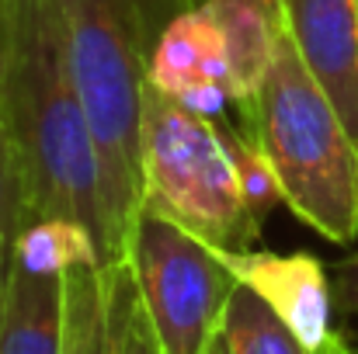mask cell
<instances>
[{
  "label": "cell",
  "mask_w": 358,
  "mask_h": 354,
  "mask_svg": "<svg viewBox=\"0 0 358 354\" xmlns=\"http://www.w3.org/2000/svg\"><path fill=\"white\" fill-rule=\"evenodd\" d=\"M0 115L17 156L28 219L84 223L105 264L98 149L73 87L56 0H0Z\"/></svg>",
  "instance_id": "6da1fadb"
},
{
  "label": "cell",
  "mask_w": 358,
  "mask_h": 354,
  "mask_svg": "<svg viewBox=\"0 0 358 354\" xmlns=\"http://www.w3.org/2000/svg\"><path fill=\"white\" fill-rule=\"evenodd\" d=\"M73 87L80 94L101 170L108 260H125L136 212L143 209V98L146 17L139 0H56Z\"/></svg>",
  "instance_id": "7a4b0ae2"
},
{
  "label": "cell",
  "mask_w": 358,
  "mask_h": 354,
  "mask_svg": "<svg viewBox=\"0 0 358 354\" xmlns=\"http://www.w3.org/2000/svg\"><path fill=\"white\" fill-rule=\"evenodd\" d=\"M240 115L292 216L331 243H352L358 236V139L299 59L285 24H278L271 70Z\"/></svg>",
  "instance_id": "3957f363"
},
{
  "label": "cell",
  "mask_w": 358,
  "mask_h": 354,
  "mask_svg": "<svg viewBox=\"0 0 358 354\" xmlns=\"http://www.w3.org/2000/svg\"><path fill=\"white\" fill-rule=\"evenodd\" d=\"M143 205L167 216L213 250H250V219L216 118L181 108L146 84L143 98Z\"/></svg>",
  "instance_id": "277c9868"
},
{
  "label": "cell",
  "mask_w": 358,
  "mask_h": 354,
  "mask_svg": "<svg viewBox=\"0 0 358 354\" xmlns=\"http://www.w3.org/2000/svg\"><path fill=\"white\" fill-rule=\"evenodd\" d=\"M125 264L164 354H206L237 288L220 250L143 205L136 212Z\"/></svg>",
  "instance_id": "5b68a950"
},
{
  "label": "cell",
  "mask_w": 358,
  "mask_h": 354,
  "mask_svg": "<svg viewBox=\"0 0 358 354\" xmlns=\"http://www.w3.org/2000/svg\"><path fill=\"white\" fill-rule=\"evenodd\" d=\"M220 257L240 285L254 288L310 351H324L338 337L331 327L327 271L313 253H271L250 246L220 250Z\"/></svg>",
  "instance_id": "8992f818"
},
{
  "label": "cell",
  "mask_w": 358,
  "mask_h": 354,
  "mask_svg": "<svg viewBox=\"0 0 358 354\" xmlns=\"http://www.w3.org/2000/svg\"><path fill=\"white\" fill-rule=\"evenodd\" d=\"M282 24L358 139V0H282Z\"/></svg>",
  "instance_id": "52a82bcc"
},
{
  "label": "cell",
  "mask_w": 358,
  "mask_h": 354,
  "mask_svg": "<svg viewBox=\"0 0 358 354\" xmlns=\"http://www.w3.org/2000/svg\"><path fill=\"white\" fill-rule=\"evenodd\" d=\"M146 80L167 98H181L209 80L230 87L223 31L209 7H185L160 28L146 56Z\"/></svg>",
  "instance_id": "ba28073f"
},
{
  "label": "cell",
  "mask_w": 358,
  "mask_h": 354,
  "mask_svg": "<svg viewBox=\"0 0 358 354\" xmlns=\"http://www.w3.org/2000/svg\"><path fill=\"white\" fill-rule=\"evenodd\" d=\"M63 278L31 274L10 260L0 354H63Z\"/></svg>",
  "instance_id": "9c48e42d"
},
{
  "label": "cell",
  "mask_w": 358,
  "mask_h": 354,
  "mask_svg": "<svg viewBox=\"0 0 358 354\" xmlns=\"http://www.w3.org/2000/svg\"><path fill=\"white\" fill-rule=\"evenodd\" d=\"M216 17L227 45V66H230V94L240 112L254 105L271 59H275V42H278V24L282 17L264 10L254 0H213L202 3Z\"/></svg>",
  "instance_id": "30bf717a"
},
{
  "label": "cell",
  "mask_w": 358,
  "mask_h": 354,
  "mask_svg": "<svg viewBox=\"0 0 358 354\" xmlns=\"http://www.w3.org/2000/svg\"><path fill=\"white\" fill-rule=\"evenodd\" d=\"M63 354H115L112 274L108 267H73L63 274Z\"/></svg>",
  "instance_id": "8fae6325"
},
{
  "label": "cell",
  "mask_w": 358,
  "mask_h": 354,
  "mask_svg": "<svg viewBox=\"0 0 358 354\" xmlns=\"http://www.w3.org/2000/svg\"><path fill=\"white\" fill-rule=\"evenodd\" d=\"M14 264L31 274L63 278L73 267H105L94 233L66 216H31L14 236Z\"/></svg>",
  "instance_id": "7c38bea8"
},
{
  "label": "cell",
  "mask_w": 358,
  "mask_h": 354,
  "mask_svg": "<svg viewBox=\"0 0 358 354\" xmlns=\"http://www.w3.org/2000/svg\"><path fill=\"white\" fill-rule=\"evenodd\" d=\"M220 334H223L230 354H341V348H345V337L338 334L324 351H310L282 323V316L254 288H247L240 281L227 302V309H223Z\"/></svg>",
  "instance_id": "4fadbf2b"
},
{
  "label": "cell",
  "mask_w": 358,
  "mask_h": 354,
  "mask_svg": "<svg viewBox=\"0 0 358 354\" xmlns=\"http://www.w3.org/2000/svg\"><path fill=\"white\" fill-rule=\"evenodd\" d=\"M220 125V135H223V146L230 153V163H234V174H237L240 184V198L250 212V219L257 226H264L268 212L282 202V188H278V177L268 163V156L261 153V146L247 135V128H237L234 121L227 118H216Z\"/></svg>",
  "instance_id": "5bb4252c"
},
{
  "label": "cell",
  "mask_w": 358,
  "mask_h": 354,
  "mask_svg": "<svg viewBox=\"0 0 358 354\" xmlns=\"http://www.w3.org/2000/svg\"><path fill=\"white\" fill-rule=\"evenodd\" d=\"M112 274V316H115V354H164L153 334V323L143 309L129 264L119 260L108 267Z\"/></svg>",
  "instance_id": "9a60e30c"
},
{
  "label": "cell",
  "mask_w": 358,
  "mask_h": 354,
  "mask_svg": "<svg viewBox=\"0 0 358 354\" xmlns=\"http://www.w3.org/2000/svg\"><path fill=\"white\" fill-rule=\"evenodd\" d=\"M24 219H28V205H24L21 170H17V156H14L7 125H3V115H0V226L17 236Z\"/></svg>",
  "instance_id": "2e32d148"
},
{
  "label": "cell",
  "mask_w": 358,
  "mask_h": 354,
  "mask_svg": "<svg viewBox=\"0 0 358 354\" xmlns=\"http://www.w3.org/2000/svg\"><path fill=\"white\" fill-rule=\"evenodd\" d=\"M174 101H178L181 108H188V112H195V115H202V118H223L227 115V105H234V94H230L227 84L209 80V84H199V87L185 91V94L174 98Z\"/></svg>",
  "instance_id": "e0dca14e"
},
{
  "label": "cell",
  "mask_w": 358,
  "mask_h": 354,
  "mask_svg": "<svg viewBox=\"0 0 358 354\" xmlns=\"http://www.w3.org/2000/svg\"><path fill=\"white\" fill-rule=\"evenodd\" d=\"M10 260H14V233L0 226V320L7 302V281H10Z\"/></svg>",
  "instance_id": "ac0fdd59"
},
{
  "label": "cell",
  "mask_w": 358,
  "mask_h": 354,
  "mask_svg": "<svg viewBox=\"0 0 358 354\" xmlns=\"http://www.w3.org/2000/svg\"><path fill=\"white\" fill-rule=\"evenodd\" d=\"M185 7H202V3H213V0H181ZM254 3H261L264 10H271V14H278L282 17V0H254Z\"/></svg>",
  "instance_id": "d6986e66"
},
{
  "label": "cell",
  "mask_w": 358,
  "mask_h": 354,
  "mask_svg": "<svg viewBox=\"0 0 358 354\" xmlns=\"http://www.w3.org/2000/svg\"><path fill=\"white\" fill-rule=\"evenodd\" d=\"M206 354H230V351H227V341H223V334H216V337H213V344L206 348Z\"/></svg>",
  "instance_id": "ffe728a7"
},
{
  "label": "cell",
  "mask_w": 358,
  "mask_h": 354,
  "mask_svg": "<svg viewBox=\"0 0 358 354\" xmlns=\"http://www.w3.org/2000/svg\"><path fill=\"white\" fill-rule=\"evenodd\" d=\"M341 354H358V351H352V348H348V344H345V348H341Z\"/></svg>",
  "instance_id": "44dd1931"
},
{
  "label": "cell",
  "mask_w": 358,
  "mask_h": 354,
  "mask_svg": "<svg viewBox=\"0 0 358 354\" xmlns=\"http://www.w3.org/2000/svg\"><path fill=\"white\" fill-rule=\"evenodd\" d=\"M355 267H358V257H355Z\"/></svg>",
  "instance_id": "7402d4cb"
}]
</instances>
